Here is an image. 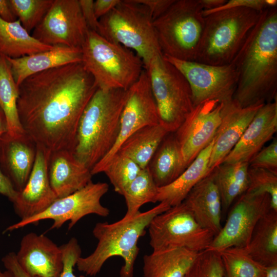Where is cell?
I'll use <instances>...</instances> for the list:
<instances>
[{
    "label": "cell",
    "instance_id": "obj_15",
    "mask_svg": "<svg viewBox=\"0 0 277 277\" xmlns=\"http://www.w3.org/2000/svg\"><path fill=\"white\" fill-rule=\"evenodd\" d=\"M271 209L268 194L244 193L230 211L209 249L220 251L232 247H247L257 223Z\"/></svg>",
    "mask_w": 277,
    "mask_h": 277
},
{
    "label": "cell",
    "instance_id": "obj_11",
    "mask_svg": "<svg viewBox=\"0 0 277 277\" xmlns=\"http://www.w3.org/2000/svg\"><path fill=\"white\" fill-rule=\"evenodd\" d=\"M109 185L104 182L92 181L78 191L64 197L56 199L42 212L8 226L4 232L20 229L30 224L50 219L53 221L50 229H58L69 221L70 230L83 217L94 214L107 217L109 209L101 203L102 197L108 192Z\"/></svg>",
    "mask_w": 277,
    "mask_h": 277
},
{
    "label": "cell",
    "instance_id": "obj_20",
    "mask_svg": "<svg viewBox=\"0 0 277 277\" xmlns=\"http://www.w3.org/2000/svg\"><path fill=\"white\" fill-rule=\"evenodd\" d=\"M277 131V99L262 105L223 163H249Z\"/></svg>",
    "mask_w": 277,
    "mask_h": 277
},
{
    "label": "cell",
    "instance_id": "obj_26",
    "mask_svg": "<svg viewBox=\"0 0 277 277\" xmlns=\"http://www.w3.org/2000/svg\"><path fill=\"white\" fill-rule=\"evenodd\" d=\"M147 167L159 188L173 182L186 169L173 132L164 137Z\"/></svg>",
    "mask_w": 277,
    "mask_h": 277
},
{
    "label": "cell",
    "instance_id": "obj_19",
    "mask_svg": "<svg viewBox=\"0 0 277 277\" xmlns=\"http://www.w3.org/2000/svg\"><path fill=\"white\" fill-rule=\"evenodd\" d=\"M263 105L242 107L233 99L223 103L221 123L209 159V167L211 170L222 163Z\"/></svg>",
    "mask_w": 277,
    "mask_h": 277
},
{
    "label": "cell",
    "instance_id": "obj_42",
    "mask_svg": "<svg viewBox=\"0 0 277 277\" xmlns=\"http://www.w3.org/2000/svg\"><path fill=\"white\" fill-rule=\"evenodd\" d=\"M82 13L89 30L97 32L99 22L94 9L93 0H78Z\"/></svg>",
    "mask_w": 277,
    "mask_h": 277
},
{
    "label": "cell",
    "instance_id": "obj_23",
    "mask_svg": "<svg viewBox=\"0 0 277 277\" xmlns=\"http://www.w3.org/2000/svg\"><path fill=\"white\" fill-rule=\"evenodd\" d=\"M183 202L203 228L214 235L220 231L222 205L212 172L197 183Z\"/></svg>",
    "mask_w": 277,
    "mask_h": 277
},
{
    "label": "cell",
    "instance_id": "obj_32",
    "mask_svg": "<svg viewBox=\"0 0 277 277\" xmlns=\"http://www.w3.org/2000/svg\"><path fill=\"white\" fill-rule=\"evenodd\" d=\"M18 87L13 77L6 56L0 54V107L5 115L7 136H20L25 133L19 121L17 102Z\"/></svg>",
    "mask_w": 277,
    "mask_h": 277
},
{
    "label": "cell",
    "instance_id": "obj_17",
    "mask_svg": "<svg viewBox=\"0 0 277 277\" xmlns=\"http://www.w3.org/2000/svg\"><path fill=\"white\" fill-rule=\"evenodd\" d=\"M51 153L37 146L34 164L28 182L12 202L14 211L21 220L39 214L57 199L48 175Z\"/></svg>",
    "mask_w": 277,
    "mask_h": 277
},
{
    "label": "cell",
    "instance_id": "obj_1",
    "mask_svg": "<svg viewBox=\"0 0 277 277\" xmlns=\"http://www.w3.org/2000/svg\"><path fill=\"white\" fill-rule=\"evenodd\" d=\"M17 87L18 114L25 133L49 152H73L81 116L98 89L82 62L33 74Z\"/></svg>",
    "mask_w": 277,
    "mask_h": 277
},
{
    "label": "cell",
    "instance_id": "obj_7",
    "mask_svg": "<svg viewBox=\"0 0 277 277\" xmlns=\"http://www.w3.org/2000/svg\"><path fill=\"white\" fill-rule=\"evenodd\" d=\"M98 22L99 34L134 51L144 67L155 56L163 54L149 10L135 0H121Z\"/></svg>",
    "mask_w": 277,
    "mask_h": 277
},
{
    "label": "cell",
    "instance_id": "obj_46",
    "mask_svg": "<svg viewBox=\"0 0 277 277\" xmlns=\"http://www.w3.org/2000/svg\"><path fill=\"white\" fill-rule=\"evenodd\" d=\"M121 0H96L94 2L95 15L99 19L108 14L120 2Z\"/></svg>",
    "mask_w": 277,
    "mask_h": 277
},
{
    "label": "cell",
    "instance_id": "obj_48",
    "mask_svg": "<svg viewBox=\"0 0 277 277\" xmlns=\"http://www.w3.org/2000/svg\"><path fill=\"white\" fill-rule=\"evenodd\" d=\"M204 11H210L223 6L227 0H199Z\"/></svg>",
    "mask_w": 277,
    "mask_h": 277
},
{
    "label": "cell",
    "instance_id": "obj_45",
    "mask_svg": "<svg viewBox=\"0 0 277 277\" xmlns=\"http://www.w3.org/2000/svg\"><path fill=\"white\" fill-rule=\"evenodd\" d=\"M18 192L8 178L4 174L0 166V194L7 197L13 202L15 200Z\"/></svg>",
    "mask_w": 277,
    "mask_h": 277
},
{
    "label": "cell",
    "instance_id": "obj_49",
    "mask_svg": "<svg viewBox=\"0 0 277 277\" xmlns=\"http://www.w3.org/2000/svg\"><path fill=\"white\" fill-rule=\"evenodd\" d=\"M7 123L4 113L0 107V139L7 134Z\"/></svg>",
    "mask_w": 277,
    "mask_h": 277
},
{
    "label": "cell",
    "instance_id": "obj_44",
    "mask_svg": "<svg viewBox=\"0 0 277 277\" xmlns=\"http://www.w3.org/2000/svg\"><path fill=\"white\" fill-rule=\"evenodd\" d=\"M2 261L6 269L11 271L17 277H38L32 276L23 270L16 260L14 252L7 254Z\"/></svg>",
    "mask_w": 277,
    "mask_h": 277
},
{
    "label": "cell",
    "instance_id": "obj_33",
    "mask_svg": "<svg viewBox=\"0 0 277 277\" xmlns=\"http://www.w3.org/2000/svg\"><path fill=\"white\" fill-rule=\"evenodd\" d=\"M158 188L148 167L142 169L126 187L122 194L127 207L124 217H131L140 211L141 207L144 204L156 203Z\"/></svg>",
    "mask_w": 277,
    "mask_h": 277
},
{
    "label": "cell",
    "instance_id": "obj_9",
    "mask_svg": "<svg viewBox=\"0 0 277 277\" xmlns=\"http://www.w3.org/2000/svg\"><path fill=\"white\" fill-rule=\"evenodd\" d=\"M144 68L150 78L159 123L169 132H174L194 107L189 84L163 54L153 57Z\"/></svg>",
    "mask_w": 277,
    "mask_h": 277
},
{
    "label": "cell",
    "instance_id": "obj_43",
    "mask_svg": "<svg viewBox=\"0 0 277 277\" xmlns=\"http://www.w3.org/2000/svg\"><path fill=\"white\" fill-rule=\"evenodd\" d=\"M146 6L149 10L153 21L162 15L175 0H135Z\"/></svg>",
    "mask_w": 277,
    "mask_h": 277
},
{
    "label": "cell",
    "instance_id": "obj_12",
    "mask_svg": "<svg viewBox=\"0 0 277 277\" xmlns=\"http://www.w3.org/2000/svg\"><path fill=\"white\" fill-rule=\"evenodd\" d=\"M186 78L191 88L194 106L207 100L225 103L233 100L238 74L231 63L216 66L185 61L163 55Z\"/></svg>",
    "mask_w": 277,
    "mask_h": 277
},
{
    "label": "cell",
    "instance_id": "obj_21",
    "mask_svg": "<svg viewBox=\"0 0 277 277\" xmlns=\"http://www.w3.org/2000/svg\"><path fill=\"white\" fill-rule=\"evenodd\" d=\"M36 151V143L26 133L16 137L5 134L0 139V166L17 192L21 191L28 182Z\"/></svg>",
    "mask_w": 277,
    "mask_h": 277
},
{
    "label": "cell",
    "instance_id": "obj_14",
    "mask_svg": "<svg viewBox=\"0 0 277 277\" xmlns=\"http://www.w3.org/2000/svg\"><path fill=\"white\" fill-rule=\"evenodd\" d=\"M159 124L156 102L148 73L144 68L137 81L128 89L117 141L112 150L91 170L92 175L101 173L123 142L138 129Z\"/></svg>",
    "mask_w": 277,
    "mask_h": 277
},
{
    "label": "cell",
    "instance_id": "obj_31",
    "mask_svg": "<svg viewBox=\"0 0 277 277\" xmlns=\"http://www.w3.org/2000/svg\"><path fill=\"white\" fill-rule=\"evenodd\" d=\"M248 168L247 162L223 163L212 171L224 209H228L238 196L246 191Z\"/></svg>",
    "mask_w": 277,
    "mask_h": 277
},
{
    "label": "cell",
    "instance_id": "obj_13",
    "mask_svg": "<svg viewBox=\"0 0 277 277\" xmlns=\"http://www.w3.org/2000/svg\"><path fill=\"white\" fill-rule=\"evenodd\" d=\"M88 31L78 0H54L31 35L49 46L82 49Z\"/></svg>",
    "mask_w": 277,
    "mask_h": 277
},
{
    "label": "cell",
    "instance_id": "obj_2",
    "mask_svg": "<svg viewBox=\"0 0 277 277\" xmlns=\"http://www.w3.org/2000/svg\"><path fill=\"white\" fill-rule=\"evenodd\" d=\"M231 64L238 74L233 99L241 106L277 99V7L261 12Z\"/></svg>",
    "mask_w": 277,
    "mask_h": 277
},
{
    "label": "cell",
    "instance_id": "obj_4",
    "mask_svg": "<svg viewBox=\"0 0 277 277\" xmlns=\"http://www.w3.org/2000/svg\"><path fill=\"white\" fill-rule=\"evenodd\" d=\"M127 96L128 90L98 89L84 109L73 153L90 170L114 146Z\"/></svg>",
    "mask_w": 277,
    "mask_h": 277
},
{
    "label": "cell",
    "instance_id": "obj_22",
    "mask_svg": "<svg viewBox=\"0 0 277 277\" xmlns=\"http://www.w3.org/2000/svg\"><path fill=\"white\" fill-rule=\"evenodd\" d=\"M48 175L57 199L68 196L91 182V170L80 162L72 151L62 150L51 153Z\"/></svg>",
    "mask_w": 277,
    "mask_h": 277
},
{
    "label": "cell",
    "instance_id": "obj_39",
    "mask_svg": "<svg viewBox=\"0 0 277 277\" xmlns=\"http://www.w3.org/2000/svg\"><path fill=\"white\" fill-rule=\"evenodd\" d=\"M60 247L62 252L63 263L60 277H77L73 272V268L82 254V249L77 239L72 238ZM78 277L85 276L81 275Z\"/></svg>",
    "mask_w": 277,
    "mask_h": 277
},
{
    "label": "cell",
    "instance_id": "obj_51",
    "mask_svg": "<svg viewBox=\"0 0 277 277\" xmlns=\"http://www.w3.org/2000/svg\"><path fill=\"white\" fill-rule=\"evenodd\" d=\"M0 277H17L11 271L7 270L4 271L0 270Z\"/></svg>",
    "mask_w": 277,
    "mask_h": 277
},
{
    "label": "cell",
    "instance_id": "obj_27",
    "mask_svg": "<svg viewBox=\"0 0 277 277\" xmlns=\"http://www.w3.org/2000/svg\"><path fill=\"white\" fill-rule=\"evenodd\" d=\"M197 253L182 248L153 251L143 257V276L184 277Z\"/></svg>",
    "mask_w": 277,
    "mask_h": 277
},
{
    "label": "cell",
    "instance_id": "obj_38",
    "mask_svg": "<svg viewBox=\"0 0 277 277\" xmlns=\"http://www.w3.org/2000/svg\"><path fill=\"white\" fill-rule=\"evenodd\" d=\"M184 277H224L220 252L210 249L199 252Z\"/></svg>",
    "mask_w": 277,
    "mask_h": 277
},
{
    "label": "cell",
    "instance_id": "obj_6",
    "mask_svg": "<svg viewBox=\"0 0 277 277\" xmlns=\"http://www.w3.org/2000/svg\"><path fill=\"white\" fill-rule=\"evenodd\" d=\"M82 54V63L102 90H128L144 69L142 60L134 51L93 31L87 33Z\"/></svg>",
    "mask_w": 277,
    "mask_h": 277
},
{
    "label": "cell",
    "instance_id": "obj_34",
    "mask_svg": "<svg viewBox=\"0 0 277 277\" xmlns=\"http://www.w3.org/2000/svg\"><path fill=\"white\" fill-rule=\"evenodd\" d=\"M220 252L224 277H265L267 268L252 259L242 248L232 247Z\"/></svg>",
    "mask_w": 277,
    "mask_h": 277
},
{
    "label": "cell",
    "instance_id": "obj_47",
    "mask_svg": "<svg viewBox=\"0 0 277 277\" xmlns=\"http://www.w3.org/2000/svg\"><path fill=\"white\" fill-rule=\"evenodd\" d=\"M0 17L7 22H13L18 19L10 0H0Z\"/></svg>",
    "mask_w": 277,
    "mask_h": 277
},
{
    "label": "cell",
    "instance_id": "obj_30",
    "mask_svg": "<svg viewBox=\"0 0 277 277\" xmlns=\"http://www.w3.org/2000/svg\"><path fill=\"white\" fill-rule=\"evenodd\" d=\"M53 46L34 38L17 19L7 22L0 17V54L16 58L51 49Z\"/></svg>",
    "mask_w": 277,
    "mask_h": 277
},
{
    "label": "cell",
    "instance_id": "obj_25",
    "mask_svg": "<svg viewBox=\"0 0 277 277\" xmlns=\"http://www.w3.org/2000/svg\"><path fill=\"white\" fill-rule=\"evenodd\" d=\"M214 140L215 137L175 180L158 188L156 202H165L170 207L182 203L197 183L213 171L209 163Z\"/></svg>",
    "mask_w": 277,
    "mask_h": 277
},
{
    "label": "cell",
    "instance_id": "obj_24",
    "mask_svg": "<svg viewBox=\"0 0 277 277\" xmlns=\"http://www.w3.org/2000/svg\"><path fill=\"white\" fill-rule=\"evenodd\" d=\"M6 58L18 87L25 78L33 74L67 64L82 62V49L58 46L19 58Z\"/></svg>",
    "mask_w": 277,
    "mask_h": 277
},
{
    "label": "cell",
    "instance_id": "obj_10",
    "mask_svg": "<svg viewBox=\"0 0 277 277\" xmlns=\"http://www.w3.org/2000/svg\"><path fill=\"white\" fill-rule=\"evenodd\" d=\"M148 228L153 251L182 248L199 253L209 249L215 236L200 225L184 202L155 216Z\"/></svg>",
    "mask_w": 277,
    "mask_h": 277
},
{
    "label": "cell",
    "instance_id": "obj_36",
    "mask_svg": "<svg viewBox=\"0 0 277 277\" xmlns=\"http://www.w3.org/2000/svg\"><path fill=\"white\" fill-rule=\"evenodd\" d=\"M54 0H10L22 26L30 33L42 21Z\"/></svg>",
    "mask_w": 277,
    "mask_h": 277
},
{
    "label": "cell",
    "instance_id": "obj_50",
    "mask_svg": "<svg viewBox=\"0 0 277 277\" xmlns=\"http://www.w3.org/2000/svg\"><path fill=\"white\" fill-rule=\"evenodd\" d=\"M265 277H277V265L267 268Z\"/></svg>",
    "mask_w": 277,
    "mask_h": 277
},
{
    "label": "cell",
    "instance_id": "obj_5",
    "mask_svg": "<svg viewBox=\"0 0 277 277\" xmlns=\"http://www.w3.org/2000/svg\"><path fill=\"white\" fill-rule=\"evenodd\" d=\"M261 12L236 8L204 16L195 62L216 66L231 63Z\"/></svg>",
    "mask_w": 277,
    "mask_h": 277
},
{
    "label": "cell",
    "instance_id": "obj_18",
    "mask_svg": "<svg viewBox=\"0 0 277 277\" xmlns=\"http://www.w3.org/2000/svg\"><path fill=\"white\" fill-rule=\"evenodd\" d=\"M15 255L21 267L32 276L60 277L63 267L61 248L44 234L31 232L25 235Z\"/></svg>",
    "mask_w": 277,
    "mask_h": 277
},
{
    "label": "cell",
    "instance_id": "obj_37",
    "mask_svg": "<svg viewBox=\"0 0 277 277\" xmlns=\"http://www.w3.org/2000/svg\"><path fill=\"white\" fill-rule=\"evenodd\" d=\"M248 186L245 193H267L271 200V208L277 211V174L269 170L249 167Z\"/></svg>",
    "mask_w": 277,
    "mask_h": 277
},
{
    "label": "cell",
    "instance_id": "obj_35",
    "mask_svg": "<svg viewBox=\"0 0 277 277\" xmlns=\"http://www.w3.org/2000/svg\"><path fill=\"white\" fill-rule=\"evenodd\" d=\"M142 169L130 158L116 153L103 168L114 191L122 195L126 187Z\"/></svg>",
    "mask_w": 277,
    "mask_h": 277
},
{
    "label": "cell",
    "instance_id": "obj_40",
    "mask_svg": "<svg viewBox=\"0 0 277 277\" xmlns=\"http://www.w3.org/2000/svg\"><path fill=\"white\" fill-rule=\"evenodd\" d=\"M249 167L269 170L277 174V140L274 138L263 148L249 162Z\"/></svg>",
    "mask_w": 277,
    "mask_h": 277
},
{
    "label": "cell",
    "instance_id": "obj_3",
    "mask_svg": "<svg viewBox=\"0 0 277 277\" xmlns=\"http://www.w3.org/2000/svg\"><path fill=\"white\" fill-rule=\"evenodd\" d=\"M170 206L165 202L144 212H138L130 218L123 217L115 222H98L94 226L92 234L97 240L94 250L88 256H81L76 266L86 275L94 276L101 270L104 264L113 256H120L124 264L120 277H133L134 267L139 253L137 243L146 233L152 220Z\"/></svg>",
    "mask_w": 277,
    "mask_h": 277
},
{
    "label": "cell",
    "instance_id": "obj_29",
    "mask_svg": "<svg viewBox=\"0 0 277 277\" xmlns=\"http://www.w3.org/2000/svg\"><path fill=\"white\" fill-rule=\"evenodd\" d=\"M169 133L160 123L144 127L128 137L116 153L130 158L144 169Z\"/></svg>",
    "mask_w": 277,
    "mask_h": 277
},
{
    "label": "cell",
    "instance_id": "obj_41",
    "mask_svg": "<svg viewBox=\"0 0 277 277\" xmlns=\"http://www.w3.org/2000/svg\"><path fill=\"white\" fill-rule=\"evenodd\" d=\"M277 7L276 0H229L222 6L210 11H204V16L212 12L236 8H248L262 12L268 8Z\"/></svg>",
    "mask_w": 277,
    "mask_h": 277
},
{
    "label": "cell",
    "instance_id": "obj_8",
    "mask_svg": "<svg viewBox=\"0 0 277 277\" xmlns=\"http://www.w3.org/2000/svg\"><path fill=\"white\" fill-rule=\"evenodd\" d=\"M203 8L199 0H175L153 21L163 55L195 61L204 26Z\"/></svg>",
    "mask_w": 277,
    "mask_h": 277
},
{
    "label": "cell",
    "instance_id": "obj_28",
    "mask_svg": "<svg viewBox=\"0 0 277 277\" xmlns=\"http://www.w3.org/2000/svg\"><path fill=\"white\" fill-rule=\"evenodd\" d=\"M242 249L266 268L277 265V211L271 209L259 220L248 245Z\"/></svg>",
    "mask_w": 277,
    "mask_h": 277
},
{
    "label": "cell",
    "instance_id": "obj_16",
    "mask_svg": "<svg viewBox=\"0 0 277 277\" xmlns=\"http://www.w3.org/2000/svg\"><path fill=\"white\" fill-rule=\"evenodd\" d=\"M223 103L207 100L193 108L173 132L186 168L214 139L221 123Z\"/></svg>",
    "mask_w": 277,
    "mask_h": 277
}]
</instances>
